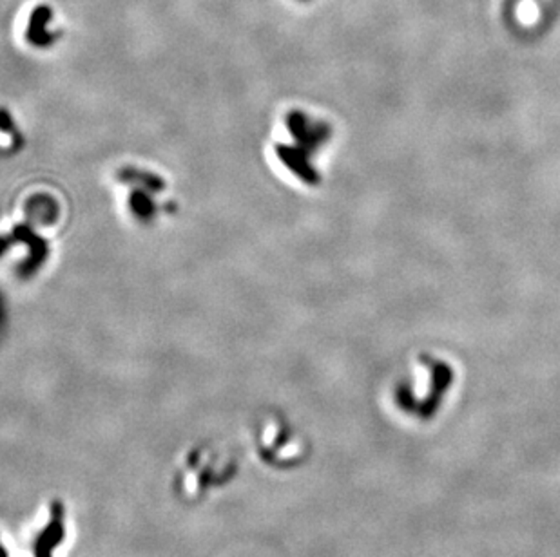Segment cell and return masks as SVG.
<instances>
[{
  "mask_svg": "<svg viewBox=\"0 0 560 557\" xmlns=\"http://www.w3.org/2000/svg\"><path fill=\"white\" fill-rule=\"evenodd\" d=\"M398 404L401 405V409L408 411V413H417V407H419V402L416 400L412 389L404 384L398 389Z\"/></svg>",
  "mask_w": 560,
  "mask_h": 557,
  "instance_id": "7a4b0ae2",
  "label": "cell"
},
{
  "mask_svg": "<svg viewBox=\"0 0 560 557\" xmlns=\"http://www.w3.org/2000/svg\"><path fill=\"white\" fill-rule=\"evenodd\" d=\"M422 362L427 364L431 373L430 393L422 402H419L417 407V415L422 420H430L431 416L437 415L440 407V402L445 398V393L454 384V369L442 360H433L430 357H422Z\"/></svg>",
  "mask_w": 560,
  "mask_h": 557,
  "instance_id": "6da1fadb",
  "label": "cell"
}]
</instances>
